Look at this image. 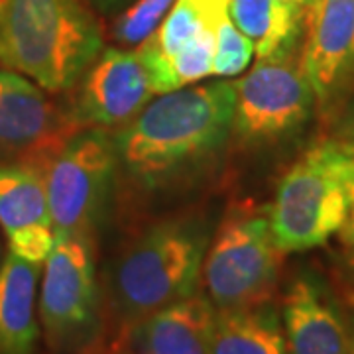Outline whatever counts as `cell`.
Returning <instances> with one entry per match:
<instances>
[{"label":"cell","instance_id":"cell-1","mask_svg":"<svg viewBox=\"0 0 354 354\" xmlns=\"http://www.w3.org/2000/svg\"><path fill=\"white\" fill-rule=\"evenodd\" d=\"M236 85L228 79L156 95L114 136L118 165L144 189H164L201 171L232 136Z\"/></svg>","mask_w":354,"mask_h":354},{"label":"cell","instance_id":"cell-2","mask_svg":"<svg viewBox=\"0 0 354 354\" xmlns=\"http://www.w3.org/2000/svg\"><path fill=\"white\" fill-rule=\"evenodd\" d=\"M101 51L87 0H0V65L50 95L75 87Z\"/></svg>","mask_w":354,"mask_h":354},{"label":"cell","instance_id":"cell-3","mask_svg":"<svg viewBox=\"0 0 354 354\" xmlns=\"http://www.w3.org/2000/svg\"><path fill=\"white\" fill-rule=\"evenodd\" d=\"M211 239L207 221L179 216L153 225L128 244L109 278V311L118 337L140 319L197 291Z\"/></svg>","mask_w":354,"mask_h":354},{"label":"cell","instance_id":"cell-4","mask_svg":"<svg viewBox=\"0 0 354 354\" xmlns=\"http://www.w3.org/2000/svg\"><path fill=\"white\" fill-rule=\"evenodd\" d=\"M354 187V146L315 144L281 177L268 215L283 254L323 246L339 234Z\"/></svg>","mask_w":354,"mask_h":354},{"label":"cell","instance_id":"cell-5","mask_svg":"<svg viewBox=\"0 0 354 354\" xmlns=\"http://www.w3.org/2000/svg\"><path fill=\"white\" fill-rule=\"evenodd\" d=\"M283 256L268 209L244 203L223 221L207 248L201 272L205 295L216 309L270 304Z\"/></svg>","mask_w":354,"mask_h":354},{"label":"cell","instance_id":"cell-6","mask_svg":"<svg viewBox=\"0 0 354 354\" xmlns=\"http://www.w3.org/2000/svg\"><path fill=\"white\" fill-rule=\"evenodd\" d=\"M38 313L55 353H73L95 339L101 315L95 246L91 234L55 236L44 262Z\"/></svg>","mask_w":354,"mask_h":354},{"label":"cell","instance_id":"cell-7","mask_svg":"<svg viewBox=\"0 0 354 354\" xmlns=\"http://www.w3.org/2000/svg\"><path fill=\"white\" fill-rule=\"evenodd\" d=\"M118 169L114 138L102 128H79L44 167L55 236L93 234Z\"/></svg>","mask_w":354,"mask_h":354},{"label":"cell","instance_id":"cell-8","mask_svg":"<svg viewBox=\"0 0 354 354\" xmlns=\"http://www.w3.org/2000/svg\"><path fill=\"white\" fill-rule=\"evenodd\" d=\"M234 85L232 136L241 144H268L291 136L311 118L317 106L295 48L256 59Z\"/></svg>","mask_w":354,"mask_h":354},{"label":"cell","instance_id":"cell-9","mask_svg":"<svg viewBox=\"0 0 354 354\" xmlns=\"http://www.w3.org/2000/svg\"><path fill=\"white\" fill-rule=\"evenodd\" d=\"M79 128L50 93L16 71L0 69V164H48Z\"/></svg>","mask_w":354,"mask_h":354},{"label":"cell","instance_id":"cell-10","mask_svg":"<svg viewBox=\"0 0 354 354\" xmlns=\"http://www.w3.org/2000/svg\"><path fill=\"white\" fill-rule=\"evenodd\" d=\"M301 36L299 64L317 109L329 111L354 88V0H313Z\"/></svg>","mask_w":354,"mask_h":354},{"label":"cell","instance_id":"cell-11","mask_svg":"<svg viewBox=\"0 0 354 354\" xmlns=\"http://www.w3.org/2000/svg\"><path fill=\"white\" fill-rule=\"evenodd\" d=\"M69 111L77 128H116L127 124L156 97L136 51L106 48L75 85Z\"/></svg>","mask_w":354,"mask_h":354},{"label":"cell","instance_id":"cell-12","mask_svg":"<svg viewBox=\"0 0 354 354\" xmlns=\"http://www.w3.org/2000/svg\"><path fill=\"white\" fill-rule=\"evenodd\" d=\"M0 228L8 252L44 266L55 244L44 165L0 164Z\"/></svg>","mask_w":354,"mask_h":354},{"label":"cell","instance_id":"cell-13","mask_svg":"<svg viewBox=\"0 0 354 354\" xmlns=\"http://www.w3.org/2000/svg\"><path fill=\"white\" fill-rule=\"evenodd\" d=\"M288 354H348V325L329 286L304 272L291 279L281 299Z\"/></svg>","mask_w":354,"mask_h":354},{"label":"cell","instance_id":"cell-14","mask_svg":"<svg viewBox=\"0 0 354 354\" xmlns=\"http://www.w3.org/2000/svg\"><path fill=\"white\" fill-rule=\"evenodd\" d=\"M216 307L195 291L140 319L120 337L122 354H211Z\"/></svg>","mask_w":354,"mask_h":354},{"label":"cell","instance_id":"cell-15","mask_svg":"<svg viewBox=\"0 0 354 354\" xmlns=\"http://www.w3.org/2000/svg\"><path fill=\"white\" fill-rule=\"evenodd\" d=\"M41 266L6 254L0 266V354H36Z\"/></svg>","mask_w":354,"mask_h":354},{"label":"cell","instance_id":"cell-16","mask_svg":"<svg viewBox=\"0 0 354 354\" xmlns=\"http://www.w3.org/2000/svg\"><path fill=\"white\" fill-rule=\"evenodd\" d=\"M305 10L281 0H230L232 24L254 44V55L266 59L293 50L304 32Z\"/></svg>","mask_w":354,"mask_h":354},{"label":"cell","instance_id":"cell-17","mask_svg":"<svg viewBox=\"0 0 354 354\" xmlns=\"http://www.w3.org/2000/svg\"><path fill=\"white\" fill-rule=\"evenodd\" d=\"M211 354H288L281 317L270 304L216 309Z\"/></svg>","mask_w":354,"mask_h":354},{"label":"cell","instance_id":"cell-18","mask_svg":"<svg viewBox=\"0 0 354 354\" xmlns=\"http://www.w3.org/2000/svg\"><path fill=\"white\" fill-rule=\"evenodd\" d=\"M228 2L230 0H176L158 30L136 46L134 51L142 67L171 57L203 30H215L218 20L228 14Z\"/></svg>","mask_w":354,"mask_h":354},{"label":"cell","instance_id":"cell-19","mask_svg":"<svg viewBox=\"0 0 354 354\" xmlns=\"http://www.w3.org/2000/svg\"><path fill=\"white\" fill-rule=\"evenodd\" d=\"M215 57V30H203L197 38L185 44L181 50L164 62L144 67L153 95L197 85L213 77Z\"/></svg>","mask_w":354,"mask_h":354},{"label":"cell","instance_id":"cell-20","mask_svg":"<svg viewBox=\"0 0 354 354\" xmlns=\"http://www.w3.org/2000/svg\"><path fill=\"white\" fill-rule=\"evenodd\" d=\"M176 0H136L113 24V38L122 48H136L164 22Z\"/></svg>","mask_w":354,"mask_h":354},{"label":"cell","instance_id":"cell-21","mask_svg":"<svg viewBox=\"0 0 354 354\" xmlns=\"http://www.w3.org/2000/svg\"><path fill=\"white\" fill-rule=\"evenodd\" d=\"M254 57V44L232 24L230 16H223L215 28L213 77L228 79L244 73Z\"/></svg>","mask_w":354,"mask_h":354},{"label":"cell","instance_id":"cell-22","mask_svg":"<svg viewBox=\"0 0 354 354\" xmlns=\"http://www.w3.org/2000/svg\"><path fill=\"white\" fill-rule=\"evenodd\" d=\"M333 138L341 140V142L348 144V146H354V99L346 102V106L339 114Z\"/></svg>","mask_w":354,"mask_h":354},{"label":"cell","instance_id":"cell-23","mask_svg":"<svg viewBox=\"0 0 354 354\" xmlns=\"http://www.w3.org/2000/svg\"><path fill=\"white\" fill-rule=\"evenodd\" d=\"M339 241L354 250V187L353 193H351V205H348V213H346V218L342 223L341 230H339Z\"/></svg>","mask_w":354,"mask_h":354},{"label":"cell","instance_id":"cell-24","mask_svg":"<svg viewBox=\"0 0 354 354\" xmlns=\"http://www.w3.org/2000/svg\"><path fill=\"white\" fill-rule=\"evenodd\" d=\"M130 0H87V4L99 14H114L124 8Z\"/></svg>","mask_w":354,"mask_h":354},{"label":"cell","instance_id":"cell-25","mask_svg":"<svg viewBox=\"0 0 354 354\" xmlns=\"http://www.w3.org/2000/svg\"><path fill=\"white\" fill-rule=\"evenodd\" d=\"M281 2H286V4H291V6H295V8H301V10H305L313 0H281Z\"/></svg>","mask_w":354,"mask_h":354},{"label":"cell","instance_id":"cell-26","mask_svg":"<svg viewBox=\"0 0 354 354\" xmlns=\"http://www.w3.org/2000/svg\"><path fill=\"white\" fill-rule=\"evenodd\" d=\"M348 354H354V317L348 325Z\"/></svg>","mask_w":354,"mask_h":354},{"label":"cell","instance_id":"cell-27","mask_svg":"<svg viewBox=\"0 0 354 354\" xmlns=\"http://www.w3.org/2000/svg\"><path fill=\"white\" fill-rule=\"evenodd\" d=\"M4 246H2V236H0V266H2V262H4Z\"/></svg>","mask_w":354,"mask_h":354},{"label":"cell","instance_id":"cell-28","mask_svg":"<svg viewBox=\"0 0 354 354\" xmlns=\"http://www.w3.org/2000/svg\"><path fill=\"white\" fill-rule=\"evenodd\" d=\"M351 264H353V268H354V254H353V258H351Z\"/></svg>","mask_w":354,"mask_h":354}]
</instances>
